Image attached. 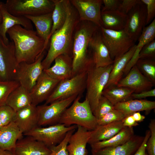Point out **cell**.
Here are the masks:
<instances>
[{
    "label": "cell",
    "mask_w": 155,
    "mask_h": 155,
    "mask_svg": "<svg viewBox=\"0 0 155 155\" xmlns=\"http://www.w3.org/2000/svg\"><path fill=\"white\" fill-rule=\"evenodd\" d=\"M16 112L9 106L5 105L0 106V121L3 126L13 122Z\"/></svg>",
    "instance_id": "obj_39"
},
{
    "label": "cell",
    "mask_w": 155,
    "mask_h": 155,
    "mask_svg": "<svg viewBox=\"0 0 155 155\" xmlns=\"http://www.w3.org/2000/svg\"><path fill=\"white\" fill-rule=\"evenodd\" d=\"M134 135L133 127H125L111 138L90 145L91 150H96L123 145L129 141Z\"/></svg>",
    "instance_id": "obj_30"
},
{
    "label": "cell",
    "mask_w": 155,
    "mask_h": 155,
    "mask_svg": "<svg viewBox=\"0 0 155 155\" xmlns=\"http://www.w3.org/2000/svg\"><path fill=\"white\" fill-rule=\"evenodd\" d=\"M18 65L13 42L6 44L0 36V81L15 80Z\"/></svg>",
    "instance_id": "obj_12"
},
{
    "label": "cell",
    "mask_w": 155,
    "mask_h": 155,
    "mask_svg": "<svg viewBox=\"0 0 155 155\" xmlns=\"http://www.w3.org/2000/svg\"><path fill=\"white\" fill-rule=\"evenodd\" d=\"M13 121L23 134L38 126L37 106L32 104L17 111Z\"/></svg>",
    "instance_id": "obj_21"
},
{
    "label": "cell",
    "mask_w": 155,
    "mask_h": 155,
    "mask_svg": "<svg viewBox=\"0 0 155 155\" xmlns=\"http://www.w3.org/2000/svg\"><path fill=\"white\" fill-rule=\"evenodd\" d=\"M144 138V136L134 135L123 145L91 150V155H133L141 145Z\"/></svg>",
    "instance_id": "obj_22"
},
{
    "label": "cell",
    "mask_w": 155,
    "mask_h": 155,
    "mask_svg": "<svg viewBox=\"0 0 155 155\" xmlns=\"http://www.w3.org/2000/svg\"><path fill=\"white\" fill-rule=\"evenodd\" d=\"M81 96H78L71 105L65 110L59 123L67 127L79 125L89 131H92L98 125L97 119L92 112L88 101L85 99L83 101H80Z\"/></svg>",
    "instance_id": "obj_4"
},
{
    "label": "cell",
    "mask_w": 155,
    "mask_h": 155,
    "mask_svg": "<svg viewBox=\"0 0 155 155\" xmlns=\"http://www.w3.org/2000/svg\"><path fill=\"white\" fill-rule=\"evenodd\" d=\"M145 155H148L147 154V153L146 152V154Z\"/></svg>",
    "instance_id": "obj_54"
},
{
    "label": "cell",
    "mask_w": 155,
    "mask_h": 155,
    "mask_svg": "<svg viewBox=\"0 0 155 155\" xmlns=\"http://www.w3.org/2000/svg\"><path fill=\"white\" fill-rule=\"evenodd\" d=\"M54 64L43 71L52 78L60 81L72 76V59L70 55L63 54L55 59Z\"/></svg>",
    "instance_id": "obj_20"
},
{
    "label": "cell",
    "mask_w": 155,
    "mask_h": 155,
    "mask_svg": "<svg viewBox=\"0 0 155 155\" xmlns=\"http://www.w3.org/2000/svg\"><path fill=\"white\" fill-rule=\"evenodd\" d=\"M103 40L111 59H115L128 51L135 42L124 30L115 31L100 27Z\"/></svg>",
    "instance_id": "obj_8"
},
{
    "label": "cell",
    "mask_w": 155,
    "mask_h": 155,
    "mask_svg": "<svg viewBox=\"0 0 155 155\" xmlns=\"http://www.w3.org/2000/svg\"><path fill=\"white\" fill-rule=\"evenodd\" d=\"M126 115L121 111L114 109L97 120L98 125H103L121 121Z\"/></svg>",
    "instance_id": "obj_36"
},
{
    "label": "cell",
    "mask_w": 155,
    "mask_h": 155,
    "mask_svg": "<svg viewBox=\"0 0 155 155\" xmlns=\"http://www.w3.org/2000/svg\"><path fill=\"white\" fill-rule=\"evenodd\" d=\"M7 33L14 44L18 65L22 62H34L47 49L44 40L33 30L16 25L9 29Z\"/></svg>",
    "instance_id": "obj_1"
},
{
    "label": "cell",
    "mask_w": 155,
    "mask_h": 155,
    "mask_svg": "<svg viewBox=\"0 0 155 155\" xmlns=\"http://www.w3.org/2000/svg\"><path fill=\"white\" fill-rule=\"evenodd\" d=\"M70 2L77 10L81 21L92 22L101 26L102 0H71Z\"/></svg>",
    "instance_id": "obj_14"
},
{
    "label": "cell",
    "mask_w": 155,
    "mask_h": 155,
    "mask_svg": "<svg viewBox=\"0 0 155 155\" xmlns=\"http://www.w3.org/2000/svg\"><path fill=\"white\" fill-rule=\"evenodd\" d=\"M0 155H16L10 151L0 148Z\"/></svg>",
    "instance_id": "obj_49"
},
{
    "label": "cell",
    "mask_w": 155,
    "mask_h": 155,
    "mask_svg": "<svg viewBox=\"0 0 155 155\" xmlns=\"http://www.w3.org/2000/svg\"><path fill=\"white\" fill-rule=\"evenodd\" d=\"M70 136L67 149L68 155H87V144L90 139L91 131L80 126Z\"/></svg>",
    "instance_id": "obj_23"
},
{
    "label": "cell",
    "mask_w": 155,
    "mask_h": 155,
    "mask_svg": "<svg viewBox=\"0 0 155 155\" xmlns=\"http://www.w3.org/2000/svg\"><path fill=\"white\" fill-rule=\"evenodd\" d=\"M124 31L135 42L137 41L146 25V6L142 1L127 15Z\"/></svg>",
    "instance_id": "obj_13"
},
{
    "label": "cell",
    "mask_w": 155,
    "mask_h": 155,
    "mask_svg": "<svg viewBox=\"0 0 155 155\" xmlns=\"http://www.w3.org/2000/svg\"><path fill=\"white\" fill-rule=\"evenodd\" d=\"M136 46L135 44L127 52L114 60L108 81L104 89L117 86L122 79L125 67L133 55Z\"/></svg>",
    "instance_id": "obj_24"
},
{
    "label": "cell",
    "mask_w": 155,
    "mask_h": 155,
    "mask_svg": "<svg viewBox=\"0 0 155 155\" xmlns=\"http://www.w3.org/2000/svg\"><path fill=\"white\" fill-rule=\"evenodd\" d=\"M155 96V89L142 92L138 93H133L131 95L132 99H140L149 97Z\"/></svg>",
    "instance_id": "obj_46"
},
{
    "label": "cell",
    "mask_w": 155,
    "mask_h": 155,
    "mask_svg": "<svg viewBox=\"0 0 155 155\" xmlns=\"http://www.w3.org/2000/svg\"><path fill=\"white\" fill-rule=\"evenodd\" d=\"M45 54V51L32 63L22 62L18 65L15 80L30 92L43 71L42 62Z\"/></svg>",
    "instance_id": "obj_11"
},
{
    "label": "cell",
    "mask_w": 155,
    "mask_h": 155,
    "mask_svg": "<svg viewBox=\"0 0 155 155\" xmlns=\"http://www.w3.org/2000/svg\"><path fill=\"white\" fill-rule=\"evenodd\" d=\"M122 121L125 127H133L138 125V123L135 121L131 114L126 115Z\"/></svg>",
    "instance_id": "obj_47"
},
{
    "label": "cell",
    "mask_w": 155,
    "mask_h": 155,
    "mask_svg": "<svg viewBox=\"0 0 155 155\" xmlns=\"http://www.w3.org/2000/svg\"><path fill=\"white\" fill-rule=\"evenodd\" d=\"M55 3L54 9L52 12L53 25L49 37L56 30L63 25L66 20L67 6L69 0H53Z\"/></svg>",
    "instance_id": "obj_33"
},
{
    "label": "cell",
    "mask_w": 155,
    "mask_h": 155,
    "mask_svg": "<svg viewBox=\"0 0 155 155\" xmlns=\"http://www.w3.org/2000/svg\"><path fill=\"white\" fill-rule=\"evenodd\" d=\"M85 22L77 28L74 34L72 77L87 69L93 63L92 58L88 56L89 43L91 38L100 27L92 22Z\"/></svg>",
    "instance_id": "obj_3"
},
{
    "label": "cell",
    "mask_w": 155,
    "mask_h": 155,
    "mask_svg": "<svg viewBox=\"0 0 155 155\" xmlns=\"http://www.w3.org/2000/svg\"><path fill=\"white\" fill-rule=\"evenodd\" d=\"M44 71L30 92L32 104L37 106L48 98L60 82Z\"/></svg>",
    "instance_id": "obj_15"
},
{
    "label": "cell",
    "mask_w": 155,
    "mask_h": 155,
    "mask_svg": "<svg viewBox=\"0 0 155 155\" xmlns=\"http://www.w3.org/2000/svg\"><path fill=\"white\" fill-rule=\"evenodd\" d=\"M17 141L14 153L16 155H49L51 151L43 143L27 136Z\"/></svg>",
    "instance_id": "obj_18"
},
{
    "label": "cell",
    "mask_w": 155,
    "mask_h": 155,
    "mask_svg": "<svg viewBox=\"0 0 155 155\" xmlns=\"http://www.w3.org/2000/svg\"><path fill=\"white\" fill-rule=\"evenodd\" d=\"M114 109V105L108 99L102 95L99 100L94 115L97 120Z\"/></svg>",
    "instance_id": "obj_37"
},
{
    "label": "cell",
    "mask_w": 155,
    "mask_h": 155,
    "mask_svg": "<svg viewBox=\"0 0 155 155\" xmlns=\"http://www.w3.org/2000/svg\"><path fill=\"white\" fill-rule=\"evenodd\" d=\"M146 7V25L150 24L154 19L155 16V0H141Z\"/></svg>",
    "instance_id": "obj_42"
},
{
    "label": "cell",
    "mask_w": 155,
    "mask_h": 155,
    "mask_svg": "<svg viewBox=\"0 0 155 155\" xmlns=\"http://www.w3.org/2000/svg\"><path fill=\"white\" fill-rule=\"evenodd\" d=\"M114 109L126 116L133 113L145 111L148 114L155 108V101L146 99H131L114 105Z\"/></svg>",
    "instance_id": "obj_27"
},
{
    "label": "cell",
    "mask_w": 155,
    "mask_h": 155,
    "mask_svg": "<svg viewBox=\"0 0 155 155\" xmlns=\"http://www.w3.org/2000/svg\"><path fill=\"white\" fill-rule=\"evenodd\" d=\"M148 127L150 135L146 143V150L148 155H155V119H151Z\"/></svg>",
    "instance_id": "obj_40"
},
{
    "label": "cell",
    "mask_w": 155,
    "mask_h": 155,
    "mask_svg": "<svg viewBox=\"0 0 155 155\" xmlns=\"http://www.w3.org/2000/svg\"><path fill=\"white\" fill-rule=\"evenodd\" d=\"M66 20L62 27L55 31L51 37L48 53L42 61L43 69L51 67L58 56L63 54L69 55L73 33L78 22L77 15L70 1L67 6Z\"/></svg>",
    "instance_id": "obj_2"
},
{
    "label": "cell",
    "mask_w": 155,
    "mask_h": 155,
    "mask_svg": "<svg viewBox=\"0 0 155 155\" xmlns=\"http://www.w3.org/2000/svg\"><path fill=\"white\" fill-rule=\"evenodd\" d=\"M77 127L76 125L67 127L60 123L45 127L37 126L23 135L31 136L50 148L60 143L69 131Z\"/></svg>",
    "instance_id": "obj_9"
},
{
    "label": "cell",
    "mask_w": 155,
    "mask_h": 155,
    "mask_svg": "<svg viewBox=\"0 0 155 155\" xmlns=\"http://www.w3.org/2000/svg\"><path fill=\"white\" fill-rule=\"evenodd\" d=\"M112 64L96 67L93 63L88 69L85 99L88 102L94 115L108 81Z\"/></svg>",
    "instance_id": "obj_5"
},
{
    "label": "cell",
    "mask_w": 155,
    "mask_h": 155,
    "mask_svg": "<svg viewBox=\"0 0 155 155\" xmlns=\"http://www.w3.org/2000/svg\"><path fill=\"white\" fill-rule=\"evenodd\" d=\"M32 104L30 92L20 85L11 92L6 102L16 112Z\"/></svg>",
    "instance_id": "obj_31"
},
{
    "label": "cell",
    "mask_w": 155,
    "mask_h": 155,
    "mask_svg": "<svg viewBox=\"0 0 155 155\" xmlns=\"http://www.w3.org/2000/svg\"><path fill=\"white\" fill-rule=\"evenodd\" d=\"M3 126V125H2L0 121V129H1L2 127Z\"/></svg>",
    "instance_id": "obj_51"
},
{
    "label": "cell",
    "mask_w": 155,
    "mask_h": 155,
    "mask_svg": "<svg viewBox=\"0 0 155 155\" xmlns=\"http://www.w3.org/2000/svg\"><path fill=\"white\" fill-rule=\"evenodd\" d=\"M155 40H152L145 45L139 54V59H155Z\"/></svg>",
    "instance_id": "obj_41"
},
{
    "label": "cell",
    "mask_w": 155,
    "mask_h": 155,
    "mask_svg": "<svg viewBox=\"0 0 155 155\" xmlns=\"http://www.w3.org/2000/svg\"><path fill=\"white\" fill-rule=\"evenodd\" d=\"M0 10V23L1 22L2 20V15H1Z\"/></svg>",
    "instance_id": "obj_50"
},
{
    "label": "cell",
    "mask_w": 155,
    "mask_h": 155,
    "mask_svg": "<svg viewBox=\"0 0 155 155\" xmlns=\"http://www.w3.org/2000/svg\"><path fill=\"white\" fill-rule=\"evenodd\" d=\"M52 12L37 16H25L34 24L37 34L44 40L46 48L52 27Z\"/></svg>",
    "instance_id": "obj_28"
},
{
    "label": "cell",
    "mask_w": 155,
    "mask_h": 155,
    "mask_svg": "<svg viewBox=\"0 0 155 155\" xmlns=\"http://www.w3.org/2000/svg\"><path fill=\"white\" fill-rule=\"evenodd\" d=\"M3 3H2V4L1 5H0V10L1 9V7H2V4H3Z\"/></svg>",
    "instance_id": "obj_52"
},
{
    "label": "cell",
    "mask_w": 155,
    "mask_h": 155,
    "mask_svg": "<svg viewBox=\"0 0 155 155\" xmlns=\"http://www.w3.org/2000/svg\"><path fill=\"white\" fill-rule=\"evenodd\" d=\"M140 71L154 85L155 61L154 59H139L135 65Z\"/></svg>",
    "instance_id": "obj_34"
},
{
    "label": "cell",
    "mask_w": 155,
    "mask_h": 155,
    "mask_svg": "<svg viewBox=\"0 0 155 155\" xmlns=\"http://www.w3.org/2000/svg\"><path fill=\"white\" fill-rule=\"evenodd\" d=\"M3 2H2L1 1H0V5H1L2 4V3Z\"/></svg>",
    "instance_id": "obj_53"
},
{
    "label": "cell",
    "mask_w": 155,
    "mask_h": 155,
    "mask_svg": "<svg viewBox=\"0 0 155 155\" xmlns=\"http://www.w3.org/2000/svg\"><path fill=\"white\" fill-rule=\"evenodd\" d=\"M125 127L121 121L103 125H98L91 133L88 144L90 145L99 142L109 139Z\"/></svg>",
    "instance_id": "obj_26"
},
{
    "label": "cell",
    "mask_w": 155,
    "mask_h": 155,
    "mask_svg": "<svg viewBox=\"0 0 155 155\" xmlns=\"http://www.w3.org/2000/svg\"><path fill=\"white\" fill-rule=\"evenodd\" d=\"M20 85L19 83L16 80L0 81V106L6 105L9 95Z\"/></svg>",
    "instance_id": "obj_35"
},
{
    "label": "cell",
    "mask_w": 155,
    "mask_h": 155,
    "mask_svg": "<svg viewBox=\"0 0 155 155\" xmlns=\"http://www.w3.org/2000/svg\"><path fill=\"white\" fill-rule=\"evenodd\" d=\"M121 1L120 0H102L104 6L101 12L118 10Z\"/></svg>",
    "instance_id": "obj_44"
},
{
    "label": "cell",
    "mask_w": 155,
    "mask_h": 155,
    "mask_svg": "<svg viewBox=\"0 0 155 155\" xmlns=\"http://www.w3.org/2000/svg\"><path fill=\"white\" fill-rule=\"evenodd\" d=\"M75 129L69 131L62 141L57 145L50 148L51 153L49 155H68L67 147L70 137Z\"/></svg>",
    "instance_id": "obj_38"
},
{
    "label": "cell",
    "mask_w": 155,
    "mask_h": 155,
    "mask_svg": "<svg viewBox=\"0 0 155 155\" xmlns=\"http://www.w3.org/2000/svg\"><path fill=\"white\" fill-rule=\"evenodd\" d=\"M150 135V132L149 130H147L145 132L144 140L140 146L135 153L133 155H145L146 143Z\"/></svg>",
    "instance_id": "obj_45"
},
{
    "label": "cell",
    "mask_w": 155,
    "mask_h": 155,
    "mask_svg": "<svg viewBox=\"0 0 155 155\" xmlns=\"http://www.w3.org/2000/svg\"><path fill=\"white\" fill-rule=\"evenodd\" d=\"M127 18V15L118 10L101 12V26L106 29L111 30H123Z\"/></svg>",
    "instance_id": "obj_29"
},
{
    "label": "cell",
    "mask_w": 155,
    "mask_h": 155,
    "mask_svg": "<svg viewBox=\"0 0 155 155\" xmlns=\"http://www.w3.org/2000/svg\"><path fill=\"white\" fill-rule=\"evenodd\" d=\"M88 69L69 79L60 81L44 104H49L74 95L81 96L86 88Z\"/></svg>",
    "instance_id": "obj_7"
},
{
    "label": "cell",
    "mask_w": 155,
    "mask_h": 155,
    "mask_svg": "<svg viewBox=\"0 0 155 155\" xmlns=\"http://www.w3.org/2000/svg\"><path fill=\"white\" fill-rule=\"evenodd\" d=\"M1 11L2 20L0 23V36L6 44L9 42L6 36L8 30L16 25H20L28 30H33V26L30 20L25 16H16L10 14L7 10L3 3Z\"/></svg>",
    "instance_id": "obj_19"
},
{
    "label": "cell",
    "mask_w": 155,
    "mask_h": 155,
    "mask_svg": "<svg viewBox=\"0 0 155 155\" xmlns=\"http://www.w3.org/2000/svg\"><path fill=\"white\" fill-rule=\"evenodd\" d=\"M78 96L74 95L49 104L37 106L38 116V126L51 125L59 123L63 112Z\"/></svg>",
    "instance_id": "obj_10"
},
{
    "label": "cell",
    "mask_w": 155,
    "mask_h": 155,
    "mask_svg": "<svg viewBox=\"0 0 155 155\" xmlns=\"http://www.w3.org/2000/svg\"><path fill=\"white\" fill-rule=\"evenodd\" d=\"M154 86V84L140 71L135 65L116 86L128 88L132 90L134 93H138L150 90Z\"/></svg>",
    "instance_id": "obj_17"
},
{
    "label": "cell",
    "mask_w": 155,
    "mask_h": 155,
    "mask_svg": "<svg viewBox=\"0 0 155 155\" xmlns=\"http://www.w3.org/2000/svg\"><path fill=\"white\" fill-rule=\"evenodd\" d=\"M141 2V0H122L118 10L127 15L133 8Z\"/></svg>",
    "instance_id": "obj_43"
},
{
    "label": "cell",
    "mask_w": 155,
    "mask_h": 155,
    "mask_svg": "<svg viewBox=\"0 0 155 155\" xmlns=\"http://www.w3.org/2000/svg\"><path fill=\"white\" fill-rule=\"evenodd\" d=\"M89 47L92 51V58L95 67H103L113 64V61L103 40L100 28L90 39Z\"/></svg>",
    "instance_id": "obj_16"
},
{
    "label": "cell",
    "mask_w": 155,
    "mask_h": 155,
    "mask_svg": "<svg viewBox=\"0 0 155 155\" xmlns=\"http://www.w3.org/2000/svg\"><path fill=\"white\" fill-rule=\"evenodd\" d=\"M23 135L13 121L3 126L0 129V148L14 153L17 141Z\"/></svg>",
    "instance_id": "obj_25"
},
{
    "label": "cell",
    "mask_w": 155,
    "mask_h": 155,
    "mask_svg": "<svg viewBox=\"0 0 155 155\" xmlns=\"http://www.w3.org/2000/svg\"><path fill=\"white\" fill-rule=\"evenodd\" d=\"M7 11L16 16H35L53 12V0H7L5 3Z\"/></svg>",
    "instance_id": "obj_6"
},
{
    "label": "cell",
    "mask_w": 155,
    "mask_h": 155,
    "mask_svg": "<svg viewBox=\"0 0 155 155\" xmlns=\"http://www.w3.org/2000/svg\"><path fill=\"white\" fill-rule=\"evenodd\" d=\"M133 93L132 90L128 88L115 86L104 89L102 95L115 105L119 103L131 99V95Z\"/></svg>",
    "instance_id": "obj_32"
},
{
    "label": "cell",
    "mask_w": 155,
    "mask_h": 155,
    "mask_svg": "<svg viewBox=\"0 0 155 155\" xmlns=\"http://www.w3.org/2000/svg\"><path fill=\"white\" fill-rule=\"evenodd\" d=\"M131 114L135 121L138 123L143 121L145 118V117L142 115L140 112H135Z\"/></svg>",
    "instance_id": "obj_48"
}]
</instances>
